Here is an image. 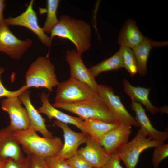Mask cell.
Returning <instances> with one entry per match:
<instances>
[{
  "label": "cell",
  "mask_w": 168,
  "mask_h": 168,
  "mask_svg": "<svg viewBox=\"0 0 168 168\" xmlns=\"http://www.w3.org/2000/svg\"><path fill=\"white\" fill-rule=\"evenodd\" d=\"M50 33L52 40L55 37L69 40L81 55L90 48L91 27L83 21L72 18L67 15H62Z\"/></svg>",
  "instance_id": "cell-1"
},
{
  "label": "cell",
  "mask_w": 168,
  "mask_h": 168,
  "mask_svg": "<svg viewBox=\"0 0 168 168\" xmlns=\"http://www.w3.org/2000/svg\"><path fill=\"white\" fill-rule=\"evenodd\" d=\"M14 134L27 155L33 154L43 159L56 156L63 145L59 137H40L30 126L27 129L15 132Z\"/></svg>",
  "instance_id": "cell-2"
},
{
  "label": "cell",
  "mask_w": 168,
  "mask_h": 168,
  "mask_svg": "<svg viewBox=\"0 0 168 168\" xmlns=\"http://www.w3.org/2000/svg\"><path fill=\"white\" fill-rule=\"evenodd\" d=\"M52 105L74 113L83 119H98L110 123H119L104 100L98 93L90 98L71 103Z\"/></svg>",
  "instance_id": "cell-3"
},
{
  "label": "cell",
  "mask_w": 168,
  "mask_h": 168,
  "mask_svg": "<svg viewBox=\"0 0 168 168\" xmlns=\"http://www.w3.org/2000/svg\"><path fill=\"white\" fill-rule=\"evenodd\" d=\"M26 86L43 87L49 92L59 83L55 73V67L46 57L40 56L30 65L26 76Z\"/></svg>",
  "instance_id": "cell-4"
},
{
  "label": "cell",
  "mask_w": 168,
  "mask_h": 168,
  "mask_svg": "<svg viewBox=\"0 0 168 168\" xmlns=\"http://www.w3.org/2000/svg\"><path fill=\"white\" fill-rule=\"evenodd\" d=\"M147 137L146 134L140 128L131 141L120 147L115 152L126 168H135L140 155L143 151L164 143Z\"/></svg>",
  "instance_id": "cell-5"
},
{
  "label": "cell",
  "mask_w": 168,
  "mask_h": 168,
  "mask_svg": "<svg viewBox=\"0 0 168 168\" xmlns=\"http://www.w3.org/2000/svg\"><path fill=\"white\" fill-rule=\"evenodd\" d=\"M96 93L86 84L70 77L58 83L54 103L67 104L79 102L92 97Z\"/></svg>",
  "instance_id": "cell-6"
},
{
  "label": "cell",
  "mask_w": 168,
  "mask_h": 168,
  "mask_svg": "<svg viewBox=\"0 0 168 168\" xmlns=\"http://www.w3.org/2000/svg\"><path fill=\"white\" fill-rule=\"evenodd\" d=\"M32 43L30 38L21 40L17 38L4 22L0 26V51L5 53L10 58L20 59Z\"/></svg>",
  "instance_id": "cell-7"
},
{
  "label": "cell",
  "mask_w": 168,
  "mask_h": 168,
  "mask_svg": "<svg viewBox=\"0 0 168 168\" xmlns=\"http://www.w3.org/2000/svg\"><path fill=\"white\" fill-rule=\"evenodd\" d=\"M34 2L31 0L24 12L16 17L4 19V22L9 26H19L27 28L35 34L43 44L50 47L52 40L39 25L36 13L33 8Z\"/></svg>",
  "instance_id": "cell-8"
},
{
  "label": "cell",
  "mask_w": 168,
  "mask_h": 168,
  "mask_svg": "<svg viewBox=\"0 0 168 168\" xmlns=\"http://www.w3.org/2000/svg\"><path fill=\"white\" fill-rule=\"evenodd\" d=\"M97 93L106 101L119 123L140 127L135 118L130 114L122 103L120 97L114 94L112 88L105 85L99 84Z\"/></svg>",
  "instance_id": "cell-9"
},
{
  "label": "cell",
  "mask_w": 168,
  "mask_h": 168,
  "mask_svg": "<svg viewBox=\"0 0 168 168\" xmlns=\"http://www.w3.org/2000/svg\"><path fill=\"white\" fill-rule=\"evenodd\" d=\"M21 103L19 96L6 98L1 102L2 109L9 116V125L15 132L27 129L30 126L27 110Z\"/></svg>",
  "instance_id": "cell-10"
},
{
  "label": "cell",
  "mask_w": 168,
  "mask_h": 168,
  "mask_svg": "<svg viewBox=\"0 0 168 168\" xmlns=\"http://www.w3.org/2000/svg\"><path fill=\"white\" fill-rule=\"evenodd\" d=\"M81 56L75 50L67 51L65 59L70 67V77L86 84L97 93L99 84L83 63Z\"/></svg>",
  "instance_id": "cell-11"
},
{
  "label": "cell",
  "mask_w": 168,
  "mask_h": 168,
  "mask_svg": "<svg viewBox=\"0 0 168 168\" xmlns=\"http://www.w3.org/2000/svg\"><path fill=\"white\" fill-rule=\"evenodd\" d=\"M54 124L62 130L64 141L61 149L56 157L67 160L77 153L79 146L86 143L88 135L82 132L74 131L68 124L57 120L54 121Z\"/></svg>",
  "instance_id": "cell-12"
},
{
  "label": "cell",
  "mask_w": 168,
  "mask_h": 168,
  "mask_svg": "<svg viewBox=\"0 0 168 168\" xmlns=\"http://www.w3.org/2000/svg\"><path fill=\"white\" fill-rule=\"evenodd\" d=\"M42 106L37 110L40 113L44 114L51 121L53 118L66 124H70L75 126L82 132L94 138L92 133L86 128L83 124V119L80 117L73 116L62 112L51 105L49 102L48 96L45 93L41 95Z\"/></svg>",
  "instance_id": "cell-13"
},
{
  "label": "cell",
  "mask_w": 168,
  "mask_h": 168,
  "mask_svg": "<svg viewBox=\"0 0 168 168\" xmlns=\"http://www.w3.org/2000/svg\"><path fill=\"white\" fill-rule=\"evenodd\" d=\"M14 132L9 125L0 129V158L19 161L25 157Z\"/></svg>",
  "instance_id": "cell-14"
},
{
  "label": "cell",
  "mask_w": 168,
  "mask_h": 168,
  "mask_svg": "<svg viewBox=\"0 0 168 168\" xmlns=\"http://www.w3.org/2000/svg\"><path fill=\"white\" fill-rule=\"evenodd\" d=\"M131 128L130 124H120L103 137L100 143L107 155H110L115 153L128 142L132 131Z\"/></svg>",
  "instance_id": "cell-15"
},
{
  "label": "cell",
  "mask_w": 168,
  "mask_h": 168,
  "mask_svg": "<svg viewBox=\"0 0 168 168\" xmlns=\"http://www.w3.org/2000/svg\"><path fill=\"white\" fill-rule=\"evenodd\" d=\"M85 147L78 150L77 153L82 156L93 167L101 168L109 159L100 143L88 135Z\"/></svg>",
  "instance_id": "cell-16"
},
{
  "label": "cell",
  "mask_w": 168,
  "mask_h": 168,
  "mask_svg": "<svg viewBox=\"0 0 168 168\" xmlns=\"http://www.w3.org/2000/svg\"><path fill=\"white\" fill-rule=\"evenodd\" d=\"M131 107L135 113L136 120L140 125V128L147 137L152 139L164 142L168 138V133L166 131H159L152 125L146 114L145 109L140 103L132 102Z\"/></svg>",
  "instance_id": "cell-17"
},
{
  "label": "cell",
  "mask_w": 168,
  "mask_h": 168,
  "mask_svg": "<svg viewBox=\"0 0 168 168\" xmlns=\"http://www.w3.org/2000/svg\"><path fill=\"white\" fill-rule=\"evenodd\" d=\"M22 103L24 105L28 114L30 127L36 132L40 133L44 137L51 138L52 133L47 128L45 120L36 110L32 104L30 99V92L27 90L22 92L19 96Z\"/></svg>",
  "instance_id": "cell-18"
},
{
  "label": "cell",
  "mask_w": 168,
  "mask_h": 168,
  "mask_svg": "<svg viewBox=\"0 0 168 168\" xmlns=\"http://www.w3.org/2000/svg\"><path fill=\"white\" fill-rule=\"evenodd\" d=\"M167 45L168 41H154L145 37L141 43L132 49L136 60L138 73L143 76L147 74V60L152 48L164 47Z\"/></svg>",
  "instance_id": "cell-19"
},
{
  "label": "cell",
  "mask_w": 168,
  "mask_h": 168,
  "mask_svg": "<svg viewBox=\"0 0 168 168\" xmlns=\"http://www.w3.org/2000/svg\"><path fill=\"white\" fill-rule=\"evenodd\" d=\"M145 37L139 30L135 21L128 19L120 30L117 42L120 46L133 49L141 43Z\"/></svg>",
  "instance_id": "cell-20"
},
{
  "label": "cell",
  "mask_w": 168,
  "mask_h": 168,
  "mask_svg": "<svg viewBox=\"0 0 168 168\" xmlns=\"http://www.w3.org/2000/svg\"><path fill=\"white\" fill-rule=\"evenodd\" d=\"M123 83L124 91L130 97L132 102L143 104L147 110L152 114L160 112V108L153 105L149 99L151 88L134 86L126 79H124Z\"/></svg>",
  "instance_id": "cell-21"
},
{
  "label": "cell",
  "mask_w": 168,
  "mask_h": 168,
  "mask_svg": "<svg viewBox=\"0 0 168 168\" xmlns=\"http://www.w3.org/2000/svg\"><path fill=\"white\" fill-rule=\"evenodd\" d=\"M83 120L84 127L92 133L94 138L99 143L106 134L117 127L120 124L108 123L95 119Z\"/></svg>",
  "instance_id": "cell-22"
},
{
  "label": "cell",
  "mask_w": 168,
  "mask_h": 168,
  "mask_svg": "<svg viewBox=\"0 0 168 168\" xmlns=\"http://www.w3.org/2000/svg\"><path fill=\"white\" fill-rule=\"evenodd\" d=\"M122 68H124L123 58L118 51L110 58L91 66L89 69L92 75L95 77L101 72L117 70Z\"/></svg>",
  "instance_id": "cell-23"
},
{
  "label": "cell",
  "mask_w": 168,
  "mask_h": 168,
  "mask_svg": "<svg viewBox=\"0 0 168 168\" xmlns=\"http://www.w3.org/2000/svg\"><path fill=\"white\" fill-rule=\"evenodd\" d=\"M59 2L58 0H48L47 1V17L42 27L46 33H50L59 21L57 17V12Z\"/></svg>",
  "instance_id": "cell-24"
},
{
  "label": "cell",
  "mask_w": 168,
  "mask_h": 168,
  "mask_svg": "<svg viewBox=\"0 0 168 168\" xmlns=\"http://www.w3.org/2000/svg\"><path fill=\"white\" fill-rule=\"evenodd\" d=\"M123 58L124 68L133 77L138 73L136 60L133 52L131 49L120 46L119 50Z\"/></svg>",
  "instance_id": "cell-25"
},
{
  "label": "cell",
  "mask_w": 168,
  "mask_h": 168,
  "mask_svg": "<svg viewBox=\"0 0 168 168\" xmlns=\"http://www.w3.org/2000/svg\"><path fill=\"white\" fill-rule=\"evenodd\" d=\"M155 148L152 162L154 168H158L160 163L168 156V144L164 143Z\"/></svg>",
  "instance_id": "cell-26"
},
{
  "label": "cell",
  "mask_w": 168,
  "mask_h": 168,
  "mask_svg": "<svg viewBox=\"0 0 168 168\" xmlns=\"http://www.w3.org/2000/svg\"><path fill=\"white\" fill-rule=\"evenodd\" d=\"M4 71V69L0 67V98L3 97L19 96L22 92L27 90L28 88L26 85L16 91H11L7 90L3 85L1 79V75Z\"/></svg>",
  "instance_id": "cell-27"
},
{
  "label": "cell",
  "mask_w": 168,
  "mask_h": 168,
  "mask_svg": "<svg viewBox=\"0 0 168 168\" xmlns=\"http://www.w3.org/2000/svg\"><path fill=\"white\" fill-rule=\"evenodd\" d=\"M44 160L48 168H72L64 159L55 156L47 157Z\"/></svg>",
  "instance_id": "cell-28"
},
{
  "label": "cell",
  "mask_w": 168,
  "mask_h": 168,
  "mask_svg": "<svg viewBox=\"0 0 168 168\" xmlns=\"http://www.w3.org/2000/svg\"><path fill=\"white\" fill-rule=\"evenodd\" d=\"M66 160L72 168H93L87 161L77 153Z\"/></svg>",
  "instance_id": "cell-29"
},
{
  "label": "cell",
  "mask_w": 168,
  "mask_h": 168,
  "mask_svg": "<svg viewBox=\"0 0 168 168\" xmlns=\"http://www.w3.org/2000/svg\"><path fill=\"white\" fill-rule=\"evenodd\" d=\"M6 168H30V156L27 154L21 161H16L12 160H7Z\"/></svg>",
  "instance_id": "cell-30"
},
{
  "label": "cell",
  "mask_w": 168,
  "mask_h": 168,
  "mask_svg": "<svg viewBox=\"0 0 168 168\" xmlns=\"http://www.w3.org/2000/svg\"><path fill=\"white\" fill-rule=\"evenodd\" d=\"M120 160L116 153L110 155L108 160L101 168H123Z\"/></svg>",
  "instance_id": "cell-31"
},
{
  "label": "cell",
  "mask_w": 168,
  "mask_h": 168,
  "mask_svg": "<svg viewBox=\"0 0 168 168\" xmlns=\"http://www.w3.org/2000/svg\"><path fill=\"white\" fill-rule=\"evenodd\" d=\"M29 155L30 168H46L44 159L33 154Z\"/></svg>",
  "instance_id": "cell-32"
},
{
  "label": "cell",
  "mask_w": 168,
  "mask_h": 168,
  "mask_svg": "<svg viewBox=\"0 0 168 168\" xmlns=\"http://www.w3.org/2000/svg\"><path fill=\"white\" fill-rule=\"evenodd\" d=\"M4 0H0V26L4 22L3 13L5 7Z\"/></svg>",
  "instance_id": "cell-33"
},
{
  "label": "cell",
  "mask_w": 168,
  "mask_h": 168,
  "mask_svg": "<svg viewBox=\"0 0 168 168\" xmlns=\"http://www.w3.org/2000/svg\"><path fill=\"white\" fill-rule=\"evenodd\" d=\"M7 160L0 158V168H6Z\"/></svg>",
  "instance_id": "cell-34"
},
{
  "label": "cell",
  "mask_w": 168,
  "mask_h": 168,
  "mask_svg": "<svg viewBox=\"0 0 168 168\" xmlns=\"http://www.w3.org/2000/svg\"><path fill=\"white\" fill-rule=\"evenodd\" d=\"M93 168H99V167H93Z\"/></svg>",
  "instance_id": "cell-35"
},
{
  "label": "cell",
  "mask_w": 168,
  "mask_h": 168,
  "mask_svg": "<svg viewBox=\"0 0 168 168\" xmlns=\"http://www.w3.org/2000/svg\"><path fill=\"white\" fill-rule=\"evenodd\" d=\"M46 168H47V167H46Z\"/></svg>",
  "instance_id": "cell-36"
}]
</instances>
